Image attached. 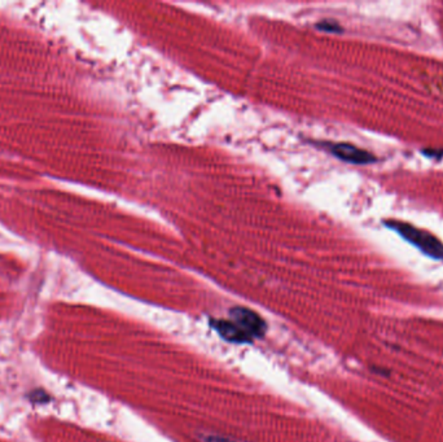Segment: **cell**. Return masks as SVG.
Segmentation results:
<instances>
[{
  "label": "cell",
  "instance_id": "1",
  "mask_svg": "<svg viewBox=\"0 0 443 442\" xmlns=\"http://www.w3.org/2000/svg\"><path fill=\"white\" fill-rule=\"evenodd\" d=\"M386 225L395 230L399 235L405 237L407 242L414 244L415 247H417L429 257L443 259V244L436 236L430 235L427 231L416 229L414 226L403 222L390 221Z\"/></svg>",
  "mask_w": 443,
  "mask_h": 442
},
{
  "label": "cell",
  "instance_id": "2",
  "mask_svg": "<svg viewBox=\"0 0 443 442\" xmlns=\"http://www.w3.org/2000/svg\"><path fill=\"white\" fill-rule=\"evenodd\" d=\"M231 318L232 322L249 338H261L266 331L263 319L257 313L246 308H234L231 310Z\"/></svg>",
  "mask_w": 443,
  "mask_h": 442
},
{
  "label": "cell",
  "instance_id": "3",
  "mask_svg": "<svg viewBox=\"0 0 443 442\" xmlns=\"http://www.w3.org/2000/svg\"><path fill=\"white\" fill-rule=\"evenodd\" d=\"M333 155L337 158L346 163H356V165H367V163H375L376 158L373 155L368 153L362 148L355 147L353 144L346 143H339L331 147Z\"/></svg>",
  "mask_w": 443,
  "mask_h": 442
},
{
  "label": "cell",
  "instance_id": "4",
  "mask_svg": "<svg viewBox=\"0 0 443 442\" xmlns=\"http://www.w3.org/2000/svg\"><path fill=\"white\" fill-rule=\"evenodd\" d=\"M214 328L221 333L223 339L229 340L232 343H246L251 340V338L244 331H241L234 322L218 320V322H214Z\"/></svg>",
  "mask_w": 443,
  "mask_h": 442
},
{
  "label": "cell",
  "instance_id": "5",
  "mask_svg": "<svg viewBox=\"0 0 443 442\" xmlns=\"http://www.w3.org/2000/svg\"><path fill=\"white\" fill-rule=\"evenodd\" d=\"M319 28L325 30V31H329V33H339L340 31V26L337 23H328V21L320 23Z\"/></svg>",
  "mask_w": 443,
  "mask_h": 442
},
{
  "label": "cell",
  "instance_id": "6",
  "mask_svg": "<svg viewBox=\"0 0 443 442\" xmlns=\"http://www.w3.org/2000/svg\"><path fill=\"white\" fill-rule=\"evenodd\" d=\"M207 442H231L229 440H226V438H221V437H210V438H207Z\"/></svg>",
  "mask_w": 443,
  "mask_h": 442
}]
</instances>
